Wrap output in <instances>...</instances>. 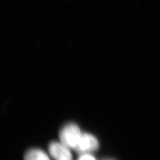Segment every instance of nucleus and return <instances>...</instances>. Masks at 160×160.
Here are the masks:
<instances>
[{"mask_svg":"<svg viewBox=\"0 0 160 160\" xmlns=\"http://www.w3.org/2000/svg\"><path fill=\"white\" fill-rule=\"evenodd\" d=\"M78 160H96V159L93 156H91L90 154H87V153H85L80 156Z\"/></svg>","mask_w":160,"mask_h":160,"instance_id":"39448f33","label":"nucleus"},{"mask_svg":"<svg viewBox=\"0 0 160 160\" xmlns=\"http://www.w3.org/2000/svg\"></svg>","mask_w":160,"mask_h":160,"instance_id":"423d86ee","label":"nucleus"},{"mask_svg":"<svg viewBox=\"0 0 160 160\" xmlns=\"http://www.w3.org/2000/svg\"><path fill=\"white\" fill-rule=\"evenodd\" d=\"M82 133L77 124L70 123L64 126L59 134L61 142L69 148H77Z\"/></svg>","mask_w":160,"mask_h":160,"instance_id":"f257e3e1","label":"nucleus"},{"mask_svg":"<svg viewBox=\"0 0 160 160\" xmlns=\"http://www.w3.org/2000/svg\"><path fill=\"white\" fill-rule=\"evenodd\" d=\"M24 160H50L44 151L39 149H32L26 152Z\"/></svg>","mask_w":160,"mask_h":160,"instance_id":"20e7f679","label":"nucleus"},{"mask_svg":"<svg viewBox=\"0 0 160 160\" xmlns=\"http://www.w3.org/2000/svg\"><path fill=\"white\" fill-rule=\"evenodd\" d=\"M49 152L56 160H71L72 156L69 148L62 142L53 141L49 144Z\"/></svg>","mask_w":160,"mask_h":160,"instance_id":"7ed1b4c3","label":"nucleus"},{"mask_svg":"<svg viewBox=\"0 0 160 160\" xmlns=\"http://www.w3.org/2000/svg\"><path fill=\"white\" fill-rule=\"evenodd\" d=\"M99 147L98 141L95 136L89 133H82L76 150L78 152L86 153L96 151Z\"/></svg>","mask_w":160,"mask_h":160,"instance_id":"f03ea898","label":"nucleus"}]
</instances>
